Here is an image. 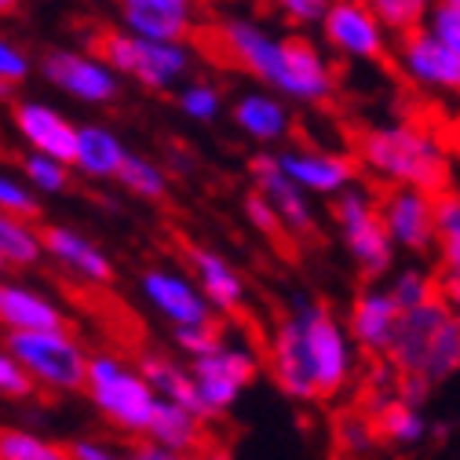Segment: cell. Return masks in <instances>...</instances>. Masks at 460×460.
<instances>
[{"label":"cell","instance_id":"obj_24","mask_svg":"<svg viewBox=\"0 0 460 460\" xmlns=\"http://www.w3.org/2000/svg\"><path fill=\"white\" fill-rule=\"evenodd\" d=\"M128 161V146L121 136L106 125H81L77 132V154H74V172L88 180H118Z\"/></svg>","mask_w":460,"mask_h":460},{"label":"cell","instance_id":"obj_4","mask_svg":"<svg viewBox=\"0 0 460 460\" xmlns=\"http://www.w3.org/2000/svg\"><path fill=\"white\" fill-rule=\"evenodd\" d=\"M289 311L296 314L300 322V332H304V358H307V369L318 384V394L329 398L336 394L343 384L351 380V369H355V336L351 329H343L332 311L318 300H311L307 293H293L289 300Z\"/></svg>","mask_w":460,"mask_h":460},{"label":"cell","instance_id":"obj_49","mask_svg":"<svg viewBox=\"0 0 460 460\" xmlns=\"http://www.w3.org/2000/svg\"><path fill=\"white\" fill-rule=\"evenodd\" d=\"M438 293H442V300H446L453 311H460V270H442Z\"/></svg>","mask_w":460,"mask_h":460},{"label":"cell","instance_id":"obj_54","mask_svg":"<svg viewBox=\"0 0 460 460\" xmlns=\"http://www.w3.org/2000/svg\"><path fill=\"white\" fill-rule=\"evenodd\" d=\"M456 146H460V118H456Z\"/></svg>","mask_w":460,"mask_h":460},{"label":"cell","instance_id":"obj_2","mask_svg":"<svg viewBox=\"0 0 460 460\" xmlns=\"http://www.w3.org/2000/svg\"><path fill=\"white\" fill-rule=\"evenodd\" d=\"M358 157L373 176H380L391 187H420L442 194L453 180L446 146L428 128L410 121H391L362 132Z\"/></svg>","mask_w":460,"mask_h":460},{"label":"cell","instance_id":"obj_31","mask_svg":"<svg viewBox=\"0 0 460 460\" xmlns=\"http://www.w3.org/2000/svg\"><path fill=\"white\" fill-rule=\"evenodd\" d=\"M19 168H22V176L30 180V187L40 190V194H63L70 187V172H74L70 161L40 154V150H26Z\"/></svg>","mask_w":460,"mask_h":460},{"label":"cell","instance_id":"obj_26","mask_svg":"<svg viewBox=\"0 0 460 460\" xmlns=\"http://www.w3.org/2000/svg\"><path fill=\"white\" fill-rule=\"evenodd\" d=\"M201 424H205V417H198L194 410H187V406H180V402H172V398L161 394L146 438H154V442H161L168 449L190 456L201 446Z\"/></svg>","mask_w":460,"mask_h":460},{"label":"cell","instance_id":"obj_12","mask_svg":"<svg viewBox=\"0 0 460 460\" xmlns=\"http://www.w3.org/2000/svg\"><path fill=\"white\" fill-rule=\"evenodd\" d=\"M139 293L168 325L212 322V311H216L198 281H190L180 270H168V267H150L139 278Z\"/></svg>","mask_w":460,"mask_h":460},{"label":"cell","instance_id":"obj_11","mask_svg":"<svg viewBox=\"0 0 460 460\" xmlns=\"http://www.w3.org/2000/svg\"><path fill=\"white\" fill-rule=\"evenodd\" d=\"M398 70L424 92L460 95V51H453L446 40H438L428 26L402 33Z\"/></svg>","mask_w":460,"mask_h":460},{"label":"cell","instance_id":"obj_20","mask_svg":"<svg viewBox=\"0 0 460 460\" xmlns=\"http://www.w3.org/2000/svg\"><path fill=\"white\" fill-rule=\"evenodd\" d=\"M230 118H234V125L249 139H256L263 146L289 139V128H293V110L285 106V95H278L270 88H263V92L256 88V92L238 95V102L230 106Z\"/></svg>","mask_w":460,"mask_h":460},{"label":"cell","instance_id":"obj_50","mask_svg":"<svg viewBox=\"0 0 460 460\" xmlns=\"http://www.w3.org/2000/svg\"><path fill=\"white\" fill-rule=\"evenodd\" d=\"M168 161L176 164V172H190V164H194V161H190V154H183V150H172V157H168Z\"/></svg>","mask_w":460,"mask_h":460},{"label":"cell","instance_id":"obj_7","mask_svg":"<svg viewBox=\"0 0 460 460\" xmlns=\"http://www.w3.org/2000/svg\"><path fill=\"white\" fill-rule=\"evenodd\" d=\"M332 216H336V226L343 234V245H348L351 260L358 263L362 278L376 281L391 270L394 263V238L384 223V212L376 208L373 194L366 187H348L336 194V205H332Z\"/></svg>","mask_w":460,"mask_h":460},{"label":"cell","instance_id":"obj_44","mask_svg":"<svg viewBox=\"0 0 460 460\" xmlns=\"http://www.w3.org/2000/svg\"><path fill=\"white\" fill-rule=\"evenodd\" d=\"M336 438H340V446L348 453H369L373 449V424L348 417V420L336 424Z\"/></svg>","mask_w":460,"mask_h":460},{"label":"cell","instance_id":"obj_45","mask_svg":"<svg viewBox=\"0 0 460 460\" xmlns=\"http://www.w3.org/2000/svg\"><path fill=\"white\" fill-rule=\"evenodd\" d=\"M431 394V380L424 373H402L398 380V398L410 402V406H420V402H428Z\"/></svg>","mask_w":460,"mask_h":460},{"label":"cell","instance_id":"obj_25","mask_svg":"<svg viewBox=\"0 0 460 460\" xmlns=\"http://www.w3.org/2000/svg\"><path fill=\"white\" fill-rule=\"evenodd\" d=\"M190 260H194V274H198V285L205 289L208 304L216 311H223V314H234L245 304V281H242V274L226 263V256H219L212 249H194Z\"/></svg>","mask_w":460,"mask_h":460},{"label":"cell","instance_id":"obj_30","mask_svg":"<svg viewBox=\"0 0 460 460\" xmlns=\"http://www.w3.org/2000/svg\"><path fill=\"white\" fill-rule=\"evenodd\" d=\"M435 226H438V256L442 270H460V194H435Z\"/></svg>","mask_w":460,"mask_h":460},{"label":"cell","instance_id":"obj_1","mask_svg":"<svg viewBox=\"0 0 460 460\" xmlns=\"http://www.w3.org/2000/svg\"><path fill=\"white\" fill-rule=\"evenodd\" d=\"M216 40L230 63L293 102H325L336 92L329 55L304 37H281L256 19L230 15L216 26Z\"/></svg>","mask_w":460,"mask_h":460},{"label":"cell","instance_id":"obj_9","mask_svg":"<svg viewBox=\"0 0 460 460\" xmlns=\"http://www.w3.org/2000/svg\"><path fill=\"white\" fill-rule=\"evenodd\" d=\"M325 44L351 63H380L391 51V30L366 0H332L322 19Z\"/></svg>","mask_w":460,"mask_h":460},{"label":"cell","instance_id":"obj_6","mask_svg":"<svg viewBox=\"0 0 460 460\" xmlns=\"http://www.w3.org/2000/svg\"><path fill=\"white\" fill-rule=\"evenodd\" d=\"M4 351H12L30 369L37 387L70 394V391H84V384H88L92 355L81 348V340L66 325L8 332L4 336Z\"/></svg>","mask_w":460,"mask_h":460},{"label":"cell","instance_id":"obj_5","mask_svg":"<svg viewBox=\"0 0 460 460\" xmlns=\"http://www.w3.org/2000/svg\"><path fill=\"white\" fill-rule=\"evenodd\" d=\"M99 51L121 77H128L150 92L176 88L180 81H187V74L194 66V55L183 40H154V37H139L132 30L102 33Z\"/></svg>","mask_w":460,"mask_h":460},{"label":"cell","instance_id":"obj_19","mask_svg":"<svg viewBox=\"0 0 460 460\" xmlns=\"http://www.w3.org/2000/svg\"><path fill=\"white\" fill-rule=\"evenodd\" d=\"M249 168H252L256 190H263L274 201V208L281 212L285 230H289V234H311L314 230V212H311L307 190L285 176V168L278 164V157L274 154H260Z\"/></svg>","mask_w":460,"mask_h":460},{"label":"cell","instance_id":"obj_52","mask_svg":"<svg viewBox=\"0 0 460 460\" xmlns=\"http://www.w3.org/2000/svg\"><path fill=\"white\" fill-rule=\"evenodd\" d=\"M190 460H226V453H208V456H190Z\"/></svg>","mask_w":460,"mask_h":460},{"label":"cell","instance_id":"obj_17","mask_svg":"<svg viewBox=\"0 0 460 460\" xmlns=\"http://www.w3.org/2000/svg\"><path fill=\"white\" fill-rule=\"evenodd\" d=\"M270 369H274V380L278 387L296 398V402H311V398H322L318 394V384L307 369V358H304V332H300V322L296 314L289 311L278 329H274V340H270Z\"/></svg>","mask_w":460,"mask_h":460},{"label":"cell","instance_id":"obj_38","mask_svg":"<svg viewBox=\"0 0 460 460\" xmlns=\"http://www.w3.org/2000/svg\"><path fill=\"white\" fill-rule=\"evenodd\" d=\"M172 340H176V348L190 358L198 355H208L216 351L223 336H219V325L216 322H194V325H172Z\"/></svg>","mask_w":460,"mask_h":460},{"label":"cell","instance_id":"obj_40","mask_svg":"<svg viewBox=\"0 0 460 460\" xmlns=\"http://www.w3.org/2000/svg\"><path fill=\"white\" fill-rule=\"evenodd\" d=\"M33 391H37V380L30 376V369L12 351L0 355V394L4 398H30Z\"/></svg>","mask_w":460,"mask_h":460},{"label":"cell","instance_id":"obj_39","mask_svg":"<svg viewBox=\"0 0 460 460\" xmlns=\"http://www.w3.org/2000/svg\"><path fill=\"white\" fill-rule=\"evenodd\" d=\"M245 219L260 230V234H267V238H278L281 230H285V219H281V212L274 208V201L263 194V190H252V194H245Z\"/></svg>","mask_w":460,"mask_h":460},{"label":"cell","instance_id":"obj_48","mask_svg":"<svg viewBox=\"0 0 460 460\" xmlns=\"http://www.w3.org/2000/svg\"><path fill=\"white\" fill-rule=\"evenodd\" d=\"M139 369H143V373H146V380L161 391V384L172 376V369H176V366H172L168 358H161V355H143V358H139Z\"/></svg>","mask_w":460,"mask_h":460},{"label":"cell","instance_id":"obj_13","mask_svg":"<svg viewBox=\"0 0 460 460\" xmlns=\"http://www.w3.org/2000/svg\"><path fill=\"white\" fill-rule=\"evenodd\" d=\"M12 128L26 143V150H40L51 157H63L74 164L77 154V125L66 118L63 110H55L51 102L40 99H19L12 106Z\"/></svg>","mask_w":460,"mask_h":460},{"label":"cell","instance_id":"obj_22","mask_svg":"<svg viewBox=\"0 0 460 460\" xmlns=\"http://www.w3.org/2000/svg\"><path fill=\"white\" fill-rule=\"evenodd\" d=\"M398 318H402V307L391 296V289H366L351 307L348 329H351V336H355V343L362 351H384L387 355L394 329H398Z\"/></svg>","mask_w":460,"mask_h":460},{"label":"cell","instance_id":"obj_18","mask_svg":"<svg viewBox=\"0 0 460 460\" xmlns=\"http://www.w3.org/2000/svg\"><path fill=\"white\" fill-rule=\"evenodd\" d=\"M121 26L154 40H187L194 30V0H118Z\"/></svg>","mask_w":460,"mask_h":460},{"label":"cell","instance_id":"obj_42","mask_svg":"<svg viewBox=\"0 0 460 460\" xmlns=\"http://www.w3.org/2000/svg\"><path fill=\"white\" fill-rule=\"evenodd\" d=\"M438 40H446L453 51H460V8H453V4H438L431 8V15H428V22H424Z\"/></svg>","mask_w":460,"mask_h":460},{"label":"cell","instance_id":"obj_51","mask_svg":"<svg viewBox=\"0 0 460 460\" xmlns=\"http://www.w3.org/2000/svg\"><path fill=\"white\" fill-rule=\"evenodd\" d=\"M19 4H22V0H0V12H4V15H12Z\"/></svg>","mask_w":460,"mask_h":460},{"label":"cell","instance_id":"obj_21","mask_svg":"<svg viewBox=\"0 0 460 460\" xmlns=\"http://www.w3.org/2000/svg\"><path fill=\"white\" fill-rule=\"evenodd\" d=\"M44 245H48V256L55 263H63L77 278H84L92 285H110L113 281L110 256L92 238H84L81 230H74V226H44Z\"/></svg>","mask_w":460,"mask_h":460},{"label":"cell","instance_id":"obj_29","mask_svg":"<svg viewBox=\"0 0 460 460\" xmlns=\"http://www.w3.org/2000/svg\"><path fill=\"white\" fill-rule=\"evenodd\" d=\"M420 373H424L431 384H438V380L460 373V314H456V311H453V314L442 322V329L435 332L431 351H428Z\"/></svg>","mask_w":460,"mask_h":460},{"label":"cell","instance_id":"obj_47","mask_svg":"<svg viewBox=\"0 0 460 460\" xmlns=\"http://www.w3.org/2000/svg\"><path fill=\"white\" fill-rule=\"evenodd\" d=\"M128 460H190V456H183V453H176V449H168V446H161V442H139L132 453H128Z\"/></svg>","mask_w":460,"mask_h":460},{"label":"cell","instance_id":"obj_37","mask_svg":"<svg viewBox=\"0 0 460 460\" xmlns=\"http://www.w3.org/2000/svg\"><path fill=\"white\" fill-rule=\"evenodd\" d=\"M40 190L30 187L26 176H0V212L19 216V219H37L40 216Z\"/></svg>","mask_w":460,"mask_h":460},{"label":"cell","instance_id":"obj_10","mask_svg":"<svg viewBox=\"0 0 460 460\" xmlns=\"http://www.w3.org/2000/svg\"><path fill=\"white\" fill-rule=\"evenodd\" d=\"M40 77L59 88L63 95L84 102V106H106L118 99V70L106 59L88 51H74V48H55L40 59Z\"/></svg>","mask_w":460,"mask_h":460},{"label":"cell","instance_id":"obj_33","mask_svg":"<svg viewBox=\"0 0 460 460\" xmlns=\"http://www.w3.org/2000/svg\"><path fill=\"white\" fill-rule=\"evenodd\" d=\"M0 460H74V456H70V446L63 449L33 431L8 428L0 435Z\"/></svg>","mask_w":460,"mask_h":460},{"label":"cell","instance_id":"obj_53","mask_svg":"<svg viewBox=\"0 0 460 460\" xmlns=\"http://www.w3.org/2000/svg\"><path fill=\"white\" fill-rule=\"evenodd\" d=\"M442 4H453V8H460V0H442Z\"/></svg>","mask_w":460,"mask_h":460},{"label":"cell","instance_id":"obj_14","mask_svg":"<svg viewBox=\"0 0 460 460\" xmlns=\"http://www.w3.org/2000/svg\"><path fill=\"white\" fill-rule=\"evenodd\" d=\"M384 223L398 249L406 252H428L438 245V226H435V194L420 187H394L384 201Z\"/></svg>","mask_w":460,"mask_h":460},{"label":"cell","instance_id":"obj_32","mask_svg":"<svg viewBox=\"0 0 460 460\" xmlns=\"http://www.w3.org/2000/svg\"><path fill=\"white\" fill-rule=\"evenodd\" d=\"M118 183H121L128 194L143 198V201H161V198L168 194V176H164V168L154 164V161L143 157V154H128V161H125V168H121Z\"/></svg>","mask_w":460,"mask_h":460},{"label":"cell","instance_id":"obj_16","mask_svg":"<svg viewBox=\"0 0 460 460\" xmlns=\"http://www.w3.org/2000/svg\"><path fill=\"white\" fill-rule=\"evenodd\" d=\"M453 314V307L435 296L431 304L424 307H413V311H402L398 318V329H394V340L387 348V358L398 373H420L424 369V358L431 351V340L435 332L442 329V322Z\"/></svg>","mask_w":460,"mask_h":460},{"label":"cell","instance_id":"obj_36","mask_svg":"<svg viewBox=\"0 0 460 460\" xmlns=\"http://www.w3.org/2000/svg\"><path fill=\"white\" fill-rule=\"evenodd\" d=\"M391 296L398 300L402 311H413V307H424L438 296V281H431V274H424L420 267H406L391 278Z\"/></svg>","mask_w":460,"mask_h":460},{"label":"cell","instance_id":"obj_15","mask_svg":"<svg viewBox=\"0 0 460 460\" xmlns=\"http://www.w3.org/2000/svg\"><path fill=\"white\" fill-rule=\"evenodd\" d=\"M285 176L300 183L307 194L336 198L355 183V161L348 154H329V150H307V146H285L274 154Z\"/></svg>","mask_w":460,"mask_h":460},{"label":"cell","instance_id":"obj_34","mask_svg":"<svg viewBox=\"0 0 460 460\" xmlns=\"http://www.w3.org/2000/svg\"><path fill=\"white\" fill-rule=\"evenodd\" d=\"M366 4L380 15V22L391 33L402 37V33H410V30H420L438 0H366Z\"/></svg>","mask_w":460,"mask_h":460},{"label":"cell","instance_id":"obj_46","mask_svg":"<svg viewBox=\"0 0 460 460\" xmlns=\"http://www.w3.org/2000/svg\"><path fill=\"white\" fill-rule=\"evenodd\" d=\"M70 456L74 460H128L125 453H118V449L106 446V442H95V438H77L70 446Z\"/></svg>","mask_w":460,"mask_h":460},{"label":"cell","instance_id":"obj_41","mask_svg":"<svg viewBox=\"0 0 460 460\" xmlns=\"http://www.w3.org/2000/svg\"><path fill=\"white\" fill-rule=\"evenodd\" d=\"M274 12L293 26H322L332 0H270Z\"/></svg>","mask_w":460,"mask_h":460},{"label":"cell","instance_id":"obj_27","mask_svg":"<svg viewBox=\"0 0 460 460\" xmlns=\"http://www.w3.org/2000/svg\"><path fill=\"white\" fill-rule=\"evenodd\" d=\"M373 413H376V431L394 442V446H417L428 438V420L420 413V406H410L394 398H373Z\"/></svg>","mask_w":460,"mask_h":460},{"label":"cell","instance_id":"obj_43","mask_svg":"<svg viewBox=\"0 0 460 460\" xmlns=\"http://www.w3.org/2000/svg\"><path fill=\"white\" fill-rule=\"evenodd\" d=\"M33 63L30 55L15 44V40H0V81H12V84H22L30 77Z\"/></svg>","mask_w":460,"mask_h":460},{"label":"cell","instance_id":"obj_8","mask_svg":"<svg viewBox=\"0 0 460 460\" xmlns=\"http://www.w3.org/2000/svg\"><path fill=\"white\" fill-rule=\"evenodd\" d=\"M256 369H260V362L245 343H219L216 351L190 358V376H194L198 394H201L205 420L234 410L242 391L256 380Z\"/></svg>","mask_w":460,"mask_h":460},{"label":"cell","instance_id":"obj_3","mask_svg":"<svg viewBox=\"0 0 460 460\" xmlns=\"http://www.w3.org/2000/svg\"><path fill=\"white\" fill-rule=\"evenodd\" d=\"M84 391L95 402V410L128 435L150 431L161 402V391L146 380V373L139 366H125L118 355H92Z\"/></svg>","mask_w":460,"mask_h":460},{"label":"cell","instance_id":"obj_28","mask_svg":"<svg viewBox=\"0 0 460 460\" xmlns=\"http://www.w3.org/2000/svg\"><path fill=\"white\" fill-rule=\"evenodd\" d=\"M48 256L44 230L33 226V219L0 216V263L4 267H33Z\"/></svg>","mask_w":460,"mask_h":460},{"label":"cell","instance_id":"obj_35","mask_svg":"<svg viewBox=\"0 0 460 460\" xmlns=\"http://www.w3.org/2000/svg\"><path fill=\"white\" fill-rule=\"evenodd\" d=\"M176 106L183 110V118L208 125L223 113V92L208 81H183L176 92Z\"/></svg>","mask_w":460,"mask_h":460},{"label":"cell","instance_id":"obj_23","mask_svg":"<svg viewBox=\"0 0 460 460\" xmlns=\"http://www.w3.org/2000/svg\"><path fill=\"white\" fill-rule=\"evenodd\" d=\"M0 322H4V332H30V329L66 325L59 304L48 300L37 289H30V285H22V281H4L0 285Z\"/></svg>","mask_w":460,"mask_h":460}]
</instances>
